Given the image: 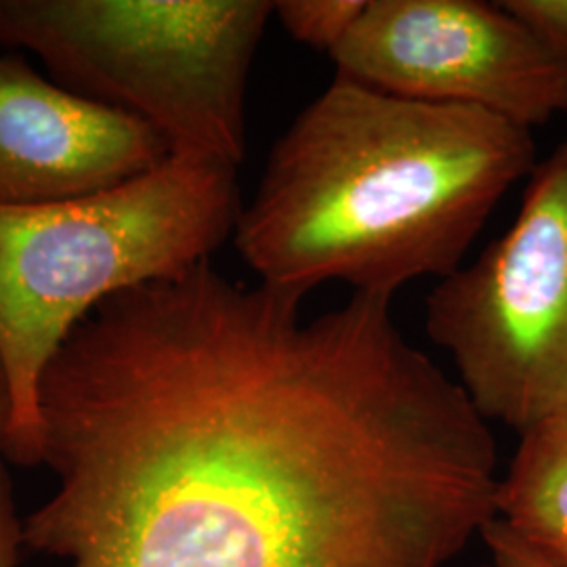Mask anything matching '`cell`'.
<instances>
[{"label": "cell", "mask_w": 567, "mask_h": 567, "mask_svg": "<svg viewBox=\"0 0 567 567\" xmlns=\"http://www.w3.org/2000/svg\"><path fill=\"white\" fill-rule=\"evenodd\" d=\"M276 2L0 0V47L154 128L171 154L240 166L246 86Z\"/></svg>", "instance_id": "obj_4"}, {"label": "cell", "mask_w": 567, "mask_h": 567, "mask_svg": "<svg viewBox=\"0 0 567 567\" xmlns=\"http://www.w3.org/2000/svg\"><path fill=\"white\" fill-rule=\"evenodd\" d=\"M482 538L486 543L489 561L477 567H555L513 534L498 517L484 527Z\"/></svg>", "instance_id": "obj_11"}, {"label": "cell", "mask_w": 567, "mask_h": 567, "mask_svg": "<svg viewBox=\"0 0 567 567\" xmlns=\"http://www.w3.org/2000/svg\"><path fill=\"white\" fill-rule=\"evenodd\" d=\"M496 517L555 567H567V408L522 433L498 480Z\"/></svg>", "instance_id": "obj_8"}, {"label": "cell", "mask_w": 567, "mask_h": 567, "mask_svg": "<svg viewBox=\"0 0 567 567\" xmlns=\"http://www.w3.org/2000/svg\"><path fill=\"white\" fill-rule=\"evenodd\" d=\"M503 7L567 70V0H503Z\"/></svg>", "instance_id": "obj_10"}, {"label": "cell", "mask_w": 567, "mask_h": 567, "mask_svg": "<svg viewBox=\"0 0 567 567\" xmlns=\"http://www.w3.org/2000/svg\"><path fill=\"white\" fill-rule=\"evenodd\" d=\"M534 158L524 126L334 74L269 152L231 240L269 288L305 299L344 282L393 299L454 274Z\"/></svg>", "instance_id": "obj_2"}, {"label": "cell", "mask_w": 567, "mask_h": 567, "mask_svg": "<svg viewBox=\"0 0 567 567\" xmlns=\"http://www.w3.org/2000/svg\"><path fill=\"white\" fill-rule=\"evenodd\" d=\"M9 426H11V393H9L4 368L0 362V456H4V450H7Z\"/></svg>", "instance_id": "obj_13"}, {"label": "cell", "mask_w": 567, "mask_h": 567, "mask_svg": "<svg viewBox=\"0 0 567 567\" xmlns=\"http://www.w3.org/2000/svg\"><path fill=\"white\" fill-rule=\"evenodd\" d=\"M337 74L402 100L484 110L532 131L567 112V70L503 2L365 0Z\"/></svg>", "instance_id": "obj_6"}, {"label": "cell", "mask_w": 567, "mask_h": 567, "mask_svg": "<svg viewBox=\"0 0 567 567\" xmlns=\"http://www.w3.org/2000/svg\"><path fill=\"white\" fill-rule=\"evenodd\" d=\"M21 548V517L16 505V489L7 466L0 463V567H18Z\"/></svg>", "instance_id": "obj_12"}, {"label": "cell", "mask_w": 567, "mask_h": 567, "mask_svg": "<svg viewBox=\"0 0 567 567\" xmlns=\"http://www.w3.org/2000/svg\"><path fill=\"white\" fill-rule=\"evenodd\" d=\"M210 261L100 305L44 370L55 489L21 545L68 567H447L496 519L487 421L391 316Z\"/></svg>", "instance_id": "obj_1"}, {"label": "cell", "mask_w": 567, "mask_h": 567, "mask_svg": "<svg viewBox=\"0 0 567 567\" xmlns=\"http://www.w3.org/2000/svg\"><path fill=\"white\" fill-rule=\"evenodd\" d=\"M243 206L238 166L185 154L93 194L0 206L11 463L41 465L42 374L74 328L116 295L210 261L234 238Z\"/></svg>", "instance_id": "obj_3"}, {"label": "cell", "mask_w": 567, "mask_h": 567, "mask_svg": "<svg viewBox=\"0 0 567 567\" xmlns=\"http://www.w3.org/2000/svg\"><path fill=\"white\" fill-rule=\"evenodd\" d=\"M425 326L487 423L524 433L567 408V137L507 231L433 288Z\"/></svg>", "instance_id": "obj_5"}, {"label": "cell", "mask_w": 567, "mask_h": 567, "mask_svg": "<svg viewBox=\"0 0 567 567\" xmlns=\"http://www.w3.org/2000/svg\"><path fill=\"white\" fill-rule=\"evenodd\" d=\"M168 156L145 122L82 97L23 58H0V206L93 194Z\"/></svg>", "instance_id": "obj_7"}, {"label": "cell", "mask_w": 567, "mask_h": 567, "mask_svg": "<svg viewBox=\"0 0 567 567\" xmlns=\"http://www.w3.org/2000/svg\"><path fill=\"white\" fill-rule=\"evenodd\" d=\"M364 7L365 0H282L276 2L274 16L295 41L332 55Z\"/></svg>", "instance_id": "obj_9"}]
</instances>
